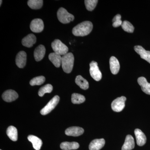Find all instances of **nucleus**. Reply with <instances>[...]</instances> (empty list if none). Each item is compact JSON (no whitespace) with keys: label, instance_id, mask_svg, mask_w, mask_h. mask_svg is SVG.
Instances as JSON below:
<instances>
[{"label":"nucleus","instance_id":"obj_1","mask_svg":"<svg viewBox=\"0 0 150 150\" xmlns=\"http://www.w3.org/2000/svg\"><path fill=\"white\" fill-rule=\"evenodd\" d=\"M93 28V25L91 22L83 21L73 28L72 33L75 36H86L91 32Z\"/></svg>","mask_w":150,"mask_h":150},{"label":"nucleus","instance_id":"obj_2","mask_svg":"<svg viewBox=\"0 0 150 150\" xmlns=\"http://www.w3.org/2000/svg\"><path fill=\"white\" fill-rule=\"evenodd\" d=\"M74 58L72 53H68L62 57V69L65 73L69 74L72 71L74 67Z\"/></svg>","mask_w":150,"mask_h":150},{"label":"nucleus","instance_id":"obj_3","mask_svg":"<svg viewBox=\"0 0 150 150\" xmlns=\"http://www.w3.org/2000/svg\"><path fill=\"white\" fill-rule=\"evenodd\" d=\"M57 17L60 22L64 24H67L74 19V16L67 11L64 8H60L57 12Z\"/></svg>","mask_w":150,"mask_h":150},{"label":"nucleus","instance_id":"obj_4","mask_svg":"<svg viewBox=\"0 0 150 150\" xmlns=\"http://www.w3.org/2000/svg\"><path fill=\"white\" fill-rule=\"evenodd\" d=\"M51 47L55 53L61 56L67 54L69 51L68 47L59 39H56L52 42Z\"/></svg>","mask_w":150,"mask_h":150},{"label":"nucleus","instance_id":"obj_5","mask_svg":"<svg viewBox=\"0 0 150 150\" xmlns=\"http://www.w3.org/2000/svg\"><path fill=\"white\" fill-rule=\"evenodd\" d=\"M60 98L58 96H55L49 101L46 106L40 110V112L42 115H46L51 112L58 104Z\"/></svg>","mask_w":150,"mask_h":150},{"label":"nucleus","instance_id":"obj_6","mask_svg":"<svg viewBox=\"0 0 150 150\" xmlns=\"http://www.w3.org/2000/svg\"><path fill=\"white\" fill-rule=\"evenodd\" d=\"M89 71L91 76L95 80L98 81L101 80L102 76V74L100 71L96 62L92 61L90 64Z\"/></svg>","mask_w":150,"mask_h":150},{"label":"nucleus","instance_id":"obj_7","mask_svg":"<svg viewBox=\"0 0 150 150\" xmlns=\"http://www.w3.org/2000/svg\"><path fill=\"white\" fill-rule=\"evenodd\" d=\"M126 98L125 96H121L114 100L111 103V108L115 112H121L125 106Z\"/></svg>","mask_w":150,"mask_h":150},{"label":"nucleus","instance_id":"obj_8","mask_svg":"<svg viewBox=\"0 0 150 150\" xmlns=\"http://www.w3.org/2000/svg\"><path fill=\"white\" fill-rule=\"evenodd\" d=\"M30 27L33 32L40 33L43 31L44 28V23L40 19H35L31 21Z\"/></svg>","mask_w":150,"mask_h":150},{"label":"nucleus","instance_id":"obj_9","mask_svg":"<svg viewBox=\"0 0 150 150\" xmlns=\"http://www.w3.org/2000/svg\"><path fill=\"white\" fill-rule=\"evenodd\" d=\"M2 96L4 101L7 102H11L17 99L18 95L15 91L8 90L3 93Z\"/></svg>","mask_w":150,"mask_h":150},{"label":"nucleus","instance_id":"obj_10","mask_svg":"<svg viewBox=\"0 0 150 150\" xmlns=\"http://www.w3.org/2000/svg\"><path fill=\"white\" fill-rule=\"evenodd\" d=\"M27 55L24 51L19 52L16 56V63L17 66L19 68H24L26 63Z\"/></svg>","mask_w":150,"mask_h":150},{"label":"nucleus","instance_id":"obj_11","mask_svg":"<svg viewBox=\"0 0 150 150\" xmlns=\"http://www.w3.org/2000/svg\"><path fill=\"white\" fill-rule=\"evenodd\" d=\"M134 50L140 55L142 59H144L150 64V51H146L142 46H135Z\"/></svg>","mask_w":150,"mask_h":150},{"label":"nucleus","instance_id":"obj_12","mask_svg":"<svg viewBox=\"0 0 150 150\" xmlns=\"http://www.w3.org/2000/svg\"><path fill=\"white\" fill-rule=\"evenodd\" d=\"M84 130L83 128L76 126H73L68 128L65 131V134L67 136L72 137H79L83 134Z\"/></svg>","mask_w":150,"mask_h":150},{"label":"nucleus","instance_id":"obj_13","mask_svg":"<svg viewBox=\"0 0 150 150\" xmlns=\"http://www.w3.org/2000/svg\"><path fill=\"white\" fill-rule=\"evenodd\" d=\"M46 54V48L43 45H40L34 50V57L36 62H39L43 59Z\"/></svg>","mask_w":150,"mask_h":150},{"label":"nucleus","instance_id":"obj_14","mask_svg":"<svg viewBox=\"0 0 150 150\" xmlns=\"http://www.w3.org/2000/svg\"><path fill=\"white\" fill-rule=\"evenodd\" d=\"M134 134L136 136L137 145L140 146L144 145L146 142V137L145 134L139 129H135Z\"/></svg>","mask_w":150,"mask_h":150},{"label":"nucleus","instance_id":"obj_15","mask_svg":"<svg viewBox=\"0 0 150 150\" xmlns=\"http://www.w3.org/2000/svg\"><path fill=\"white\" fill-rule=\"evenodd\" d=\"M36 41V37L34 34H30L24 37L22 40V44L28 48L32 47Z\"/></svg>","mask_w":150,"mask_h":150},{"label":"nucleus","instance_id":"obj_16","mask_svg":"<svg viewBox=\"0 0 150 150\" xmlns=\"http://www.w3.org/2000/svg\"><path fill=\"white\" fill-rule=\"evenodd\" d=\"M105 144V141L103 139H96L91 142L89 146L90 150H99L102 149Z\"/></svg>","mask_w":150,"mask_h":150},{"label":"nucleus","instance_id":"obj_17","mask_svg":"<svg viewBox=\"0 0 150 150\" xmlns=\"http://www.w3.org/2000/svg\"><path fill=\"white\" fill-rule=\"evenodd\" d=\"M110 69L113 74H117L120 70V64L118 59L114 56L110 57Z\"/></svg>","mask_w":150,"mask_h":150},{"label":"nucleus","instance_id":"obj_18","mask_svg":"<svg viewBox=\"0 0 150 150\" xmlns=\"http://www.w3.org/2000/svg\"><path fill=\"white\" fill-rule=\"evenodd\" d=\"M138 83L141 86L142 91L147 94L150 95V83L144 77H141L138 79Z\"/></svg>","mask_w":150,"mask_h":150},{"label":"nucleus","instance_id":"obj_19","mask_svg":"<svg viewBox=\"0 0 150 150\" xmlns=\"http://www.w3.org/2000/svg\"><path fill=\"white\" fill-rule=\"evenodd\" d=\"M135 147V142L134 138L131 135L126 136L125 142L122 146V150H131Z\"/></svg>","mask_w":150,"mask_h":150},{"label":"nucleus","instance_id":"obj_20","mask_svg":"<svg viewBox=\"0 0 150 150\" xmlns=\"http://www.w3.org/2000/svg\"><path fill=\"white\" fill-rule=\"evenodd\" d=\"M48 59L55 67L57 68L60 67L62 65V57L61 55L56 53H52L48 56Z\"/></svg>","mask_w":150,"mask_h":150},{"label":"nucleus","instance_id":"obj_21","mask_svg":"<svg viewBox=\"0 0 150 150\" xmlns=\"http://www.w3.org/2000/svg\"><path fill=\"white\" fill-rule=\"evenodd\" d=\"M28 141L32 143L33 146L36 150H40L42 145V141L40 139L33 135H29L28 137Z\"/></svg>","mask_w":150,"mask_h":150},{"label":"nucleus","instance_id":"obj_22","mask_svg":"<svg viewBox=\"0 0 150 150\" xmlns=\"http://www.w3.org/2000/svg\"><path fill=\"white\" fill-rule=\"evenodd\" d=\"M79 147V144L76 142H64L60 145V148L63 150L77 149Z\"/></svg>","mask_w":150,"mask_h":150},{"label":"nucleus","instance_id":"obj_23","mask_svg":"<svg viewBox=\"0 0 150 150\" xmlns=\"http://www.w3.org/2000/svg\"><path fill=\"white\" fill-rule=\"evenodd\" d=\"M8 137L11 140L16 142L18 140V131L16 128L13 126H10L6 131Z\"/></svg>","mask_w":150,"mask_h":150},{"label":"nucleus","instance_id":"obj_24","mask_svg":"<svg viewBox=\"0 0 150 150\" xmlns=\"http://www.w3.org/2000/svg\"><path fill=\"white\" fill-rule=\"evenodd\" d=\"M75 82L81 88L87 90L89 88V83L88 81L84 79L82 76H77L75 79Z\"/></svg>","mask_w":150,"mask_h":150},{"label":"nucleus","instance_id":"obj_25","mask_svg":"<svg viewBox=\"0 0 150 150\" xmlns=\"http://www.w3.org/2000/svg\"><path fill=\"white\" fill-rule=\"evenodd\" d=\"M43 4L42 0H29L28 5L30 8L33 9H38L42 7Z\"/></svg>","mask_w":150,"mask_h":150},{"label":"nucleus","instance_id":"obj_26","mask_svg":"<svg viewBox=\"0 0 150 150\" xmlns=\"http://www.w3.org/2000/svg\"><path fill=\"white\" fill-rule=\"evenodd\" d=\"M85 97L82 95L74 93L72 95L71 101L74 104H81L85 101Z\"/></svg>","mask_w":150,"mask_h":150},{"label":"nucleus","instance_id":"obj_27","mask_svg":"<svg viewBox=\"0 0 150 150\" xmlns=\"http://www.w3.org/2000/svg\"><path fill=\"white\" fill-rule=\"evenodd\" d=\"M53 86L50 84H48L42 87L38 91V94L39 96L42 97L46 93H50L53 91Z\"/></svg>","mask_w":150,"mask_h":150},{"label":"nucleus","instance_id":"obj_28","mask_svg":"<svg viewBox=\"0 0 150 150\" xmlns=\"http://www.w3.org/2000/svg\"><path fill=\"white\" fill-rule=\"evenodd\" d=\"M45 80L46 79H45V77L43 76L36 77L33 78L30 80V84L32 86L40 85L44 83Z\"/></svg>","mask_w":150,"mask_h":150},{"label":"nucleus","instance_id":"obj_29","mask_svg":"<svg viewBox=\"0 0 150 150\" xmlns=\"http://www.w3.org/2000/svg\"><path fill=\"white\" fill-rule=\"evenodd\" d=\"M84 2L87 10L89 11H92L96 7L97 4L98 2V1L97 0H86Z\"/></svg>","mask_w":150,"mask_h":150},{"label":"nucleus","instance_id":"obj_30","mask_svg":"<svg viewBox=\"0 0 150 150\" xmlns=\"http://www.w3.org/2000/svg\"><path fill=\"white\" fill-rule=\"evenodd\" d=\"M121 27L123 30L126 32L132 33L134 31V26L132 25L131 23L127 21H125L123 22V23L121 25Z\"/></svg>","mask_w":150,"mask_h":150},{"label":"nucleus","instance_id":"obj_31","mask_svg":"<svg viewBox=\"0 0 150 150\" xmlns=\"http://www.w3.org/2000/svg\"><path fill=\"white\" fill-rule=\"evenodd\" d=\"M121 15H116L112 19V22H113L112 23V26L113 27L116 28L119 27L120 25H121L123 22L121 20Z\"/></svg>","mask_w":150,"mask_h":150},{"label":"nucleus","instance_id":"obj_32","mask_svg":"<svg viewBox=\"0 0 150 150\" xmlns=\"http://www.w3.org/2000/svg\"><path fill=\"white\" fill-rule=\"evenodd\" d=\"M2 1H1V5H1V4H2Z\"/></svg>","mask_w":150,"mask_h":150},{"label":"nucleus","instance_id":"obj_33","mask_svg":"<svg viewBox=\"0 0 150 150\" xmlns=\"http://www.w3.org/2000/svg\"></svg>","mask_w":150,"mask_h":150}]
</instances>
